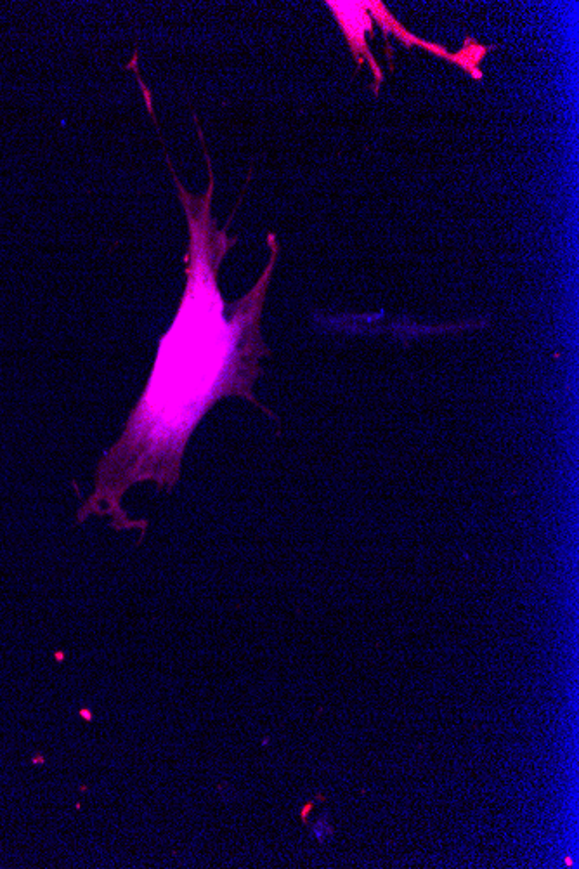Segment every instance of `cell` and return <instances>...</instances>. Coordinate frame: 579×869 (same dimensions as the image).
Returning a JSON list of instances; mask_svg holds the SVG:
<instances>
[{"label": "cell", "mask_w": 579, "mask_h": 869, "mask_svg": "<svg viewBox=\"0 0 579 869\" xmlns=\"http://www.w3.org/2000/svg\"><path fill=\"white\" fill-rule=\"evenodd\" d=\"M207 163L208 190L201 197L187 193L172 174L190 226L186 290L122 438L99 463L95 493L87 505L95 512L111 514L136 482L156 481L170 488L179 477L187 439L222 397L240 396L262 408L254 396L258 360L269 354L261 316L279 243L269 233L268 268L247 295L224 302L219 268L236 240L212 217L214 172L208 155Z\"/></svg>", "instance_id": "obj_1"}, {"label": "cell", "mask_w": 579, "mask_h": 869, "mask_svg": "<svg viewBox=\"0 0 579 869\" xmlns=\"http://www.w3.org/2000/svg\"><path fill=\"white\" fill-rule=\"evenodd\" d=\"M332 831H333V829H332V826H330L328 819H326V817L318 819V821H316V824H314V828H312V833H314V838L319 840V842H325V840L328 838L330 835H332Z\"/></svg>", "instance_id": "obj_2"}]
</instances>
